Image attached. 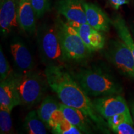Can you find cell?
I'll use <instances>...</instances> for the list:
<instances>
[{"label": "cell", "mask_w": 134, "mask_h": 134, "mask_svg": "<svg viewBox=\"0 0 134 134\" xmlns=\"http://www.w3.org/2000/svg\"><path fill=\"white\" fill-rule=\"evenodd\" d=\"M45 75L48 86L56 93L62 103L78 109L91 119L98 130L110 133L108 122L98 113L89 95L77 83L71 73L64 66H47Z\"/></svg>", "instance_id": "6da1fadb"}, {"label": "cell", "mask_w": 134, "mask_h": 134, "mask_svg": "<svg viewBox=\"0 0 134 134\" xmlns=\"http://www.w3.org/2000/svg\"><path fill=\"white\" fill-rule=\"evenodd\" d=\"M83 90L91 96L120 94L123 89L113 76L98 67L80 68L71 73Z\"/></svg>", "instance_id": "7a4b0ae2"}, {"label": "cell", "mask_w": 134, "mask_h": 134, "mask_svg": "<svg viewBox=\"0 0 134 134\" xmlns=\"http://www.w3.org/2000/svg\"><path fill=\"white\" fill-rule=\"evenodd\" d=\"M13 80L19 94L21 105L31 107L43 100L48 86L46 75L43 76L34 70L24 74L15 72Z\"/></svg>", "instance_id": "3957f363"}, {"label": "cell", "mask_w": 134, "mask_h": 134, "mask_svg": "<svg viewBox=\"0 0 134 134\" xmlns=\"http://www.w3.org/2000/svg\"><path fill=\"white\" fill-rule=\"evenodd\" d=\"M37 42L41 60L47 66H64L68 62L60 43L55 24L42 27L38 32Z\"/></svg>", "instance_id": "277c9868"}, {"label": "cell", "mask_w": 134, "mask_h": 134, "mask_svg": "<svg viewBox=\"0 0 134 134\" xmlns=\"http://www.w3.org/2000/svg\"><path fill=\"white\" fill-rule=\"evenodd\" d=\"M55 26L63 52L68 62H81L91 57L93 52L85 45L73 27L62 20L57 21Z\"/></svg>", "instance_id": "5b68a950"}, {"label": "cell", "mask_w": 134, "mask_h": 134, "mask_svg": "<svg viewBox=\"0 0 134 134\" xmlns=\"http://www.w3.org/2000/svg\"><path fill=\"white\" fill-rule=\"evenodd\" d=\"M105 54L107 59L122 74L134 80V57L120 38L109 41Z\"/></svg>", "instance_id": "8992f818"}, {"label": "cell", "mask_w": 134, "mask_h": 134, "mask_svg": "<svg viewBox=\"0 0 134 134\" xmlns=\"http://www.w3.org/2000/svg\"><path fill=\"white\" fill-rule=\"evenodd\" d=\"M92 102L98 113L106 120L117 114L130 111L127 101L120 94L99 97Z\"/></svg>", "instance_id": "52a82bcc"}, {"label": "cell", "mask_w": 134, "mask_h": 134, "mask_svg": "<svg viewBox=\"0 0 134 134\" xmlns=\"http://www.w3.org/2000/svg\"><path fill=\"white\" fill-rule=\"evenodd\" d=\"M10 49L12 55L16 73L24 74L32 71L35 62L31 52L25 43L19 39L11 42Z\"/></svg>", "instance_id": "ba28073f"}, {"label": "cell", "mask_w": 134, "mask_h": 134, "mask_svg": "<svg viewBox=\"0 0 134 134\" xmlns=\"http://www.w3.org/2000/svg\"><path fill=\"white\" fill-rule=\"evenodd\" d=\"M66 23L76 30L85 45L93 52L103 49L104 47L105 39L102 32L95 29L88 23Z\"/></svg>", "instance_id": "9c48e42d"}, {"label": "cell", "mask_w": 134, "mask_h": 134, "mask_svg": "<svg viewBox=\"0 0 134 134\" xmlns=\"http://www.w3.org/2000/svg\"><path fill=\"white\" fill-rule=\"evenodd\" d=\"M18 0H1L0 30L1 36H8L19 26L18 22Z\"/></svg>", "instance_id": "30bf717a"}, {"label": "cell", "mask_w": 134, "mask_h": 134, "mask_svg": "<svg viewBox=\"0 0 134 134\" xmlns=\"http://www.w3.org/2000/svg\"><path fill=\"white\" fill-rule=\"evenodd\" d=\"M85 0H59L56 4L57 12L67 22L88 23L85 9Z\"/></svg>", "instance_id": "8fae6325"}, {"label": "cell", "mask_w": 134, "mask_h": 134, "mask_svg": "<svg viewBox=\"0 0 134 134\" xmlns=\"http://www.w3.org/2000/svg\"><path fill=\"white\" fill-rule=\"evenodd\" d=\"M60 110L62 112L66 119L76 127L83 133H93V128L98 129L93 121L78 109L60 103Z\"/></svg>", "instance_id": "7c38bea8"}, {"label": "cell", "mask_w": 134, "mask_h": 134, "mask_svg": "<svg viewBox=\"0 0 134 134\" xmlns=\"http://www.w3.org/2000/svg\"><path fill=\"white\" fill-rule=\"evenodd\" d=\"M37 16L30 0H19L18 6V22L25 32L32 34L36 30Z\"/></svg>", "instance_id": "4fadbf2b"}, {"label": "cell", "mask_w": 134, "mask_h": 134, "mask_svg": "<svg viewBox=\"0 0 134 134\" xmlns=\"http://www.w3.org/2000/svg\"><path fill=\"white\" fill-rule=\"evenodd\" d=\"M87 23L95 29L100 32H108L112 24L108 15L97 5L93 3H85Z\"/></svg>", "instance_id": "5bb4252c"}, {"label": "cell", "mask_w": 134, "mask_h": 134, "mask_svg": "<svg viewBox=\"0 0 134 134\" xmlns=\"http://www.w3.org/2000/svg\"><path fill=\"white\" fill-rule=\"evenodd\" d=\"M21 105L13 76L0 83V108L12 111L18 105Z\"/></svg>", "instance_id": "9a60e30c"}, {"label": "cell", "mask_w": 134, "mask_h": 134, "mask_svg": "<svg viewBox=\"0 0 134 134\" xmlns=\"http://www.w3.org/2000/svg\"><path fill=\"white\" fill-rule=\"evenodd\" d=\"M23 127L26 133L29 134H46L47 126L38 116L37 112L33 110L29 112L25 118Z\"/></svg>", "instance_id": "2e32d148"}, {"label": "cell", "mask_w": 134, "mask_h": 134, "mask_svg": "<svg viewBox=\"0 0 134 134\" xmlns=\"http://www.w3.org/2000/svg\"><path fill=\"white\" fill-rule=\"evenodd\" d=\"M112 24L116 31L119 37L129 48L134 57V40L124 19L121 16H117L112 21Z\"/></svg>", "instance_id": "e0dca14e"}, {"label": "cell", "mask_w": 134, "mask_h": 134, "mask_svg": "<svg viewBox=\"0 0 134 134\" xmlns=\"http://www.w3.org/2000/svg\"><path fill=\"white\" fill-rule=\"evenodd\" d=\"M59 109L60 103L56 98L52 96H48L42 100L39 108L37 110L38 116L46 124L48 129H50L49 120L50 117L55 111Z\"/></svg>", "instance_id": "ac0fdd59"}, {"label": "cell", "mask_w": 134, "mask_h": 134, "mask_svg": "<svg viewBox=\"0 0 134 134\" xmlns=\"http://www.w3.org/2000/svg\"><path fill=\"white\" fill-rule=\"evenodd\" d=\"M10 110L0 108V133L9 134L13 133V121Z\"/></svg>", "instance_id": "d6986e66"}, {"label": "cell", "mask_w": 134, "mask_h": 134, "mask_svg": "<svg viewBox=\"0 0 134 134\" xmlns=\"http://www.w3.org/2000/svg\"><path fill=\"white\" fill-rule=\"evenodd\" d=\"M52 132L55 134H81L83 133L80 130L71 124L69 121L63 119L58 124L51 128Z\"/></svg>", "instance_id": "ffe728a7"}, {"label": "cell", "mask_w": 134, "mask_h": 134, "mask_svg": "<svg viewBox=\"0 0 134 134\" xmlns=\"http://www.w3.org/2000/svg\"><path fill=\"white\" fill-rule=\"evenodd\" d=\"M9 62L3 51L2 47H0V81H4L11 78L14 74Z\"/></svg>", "instance_id": "44dd1931"}, {"label": "cell", "mask_w": 134, "mask_h": 134, "mask_svg": "<svg viewBox=\"0 0 134 134\" xmlns=\"http://www.w3.org/2000/svg\"><path fill=\"white\" fill-rule=\"evenodd\" d=\"M124 122H129V123L134 125V122L130 111L117 114L110 117L107 120V122H108L109 127L110 130L113 129L117 125Z\"/></svg>", "instance_id": "7402d4cb"}, {"label": "cell", "mask_w": 134, "mask_h": 134, "mask_svg": "<svg viewBox=\"0 0 134 134\" xmlns=\"http://www.w3.org/2000/svg\"><path fill=\"white\" fill-rule=\"evenodd\" d=\"M37 18H41L50 8V0H30Z\"/></svg>", "instance_id": "603a6c76"}, {"label": "cell", "mask_w": 134, "mask_h": 134, "mask_svg": "<svg viewBox=\"0 0 134 134\" xmlns=\"http://www.w3.org/2000/svg\"><path fill=\"white\" fill-rule=\"evenodd\" d=\"M134 125L129 122H124L120 124L111 130L117 134H134Z\"/></svg>", "instance_id": "cb8c5ba5"}, {"label": "cell", "mask_w": 134, "mask_h": 134, "mask_svg": "<svg viewBox=\"0 0 134 134\" xmlns=\"http://www.w3.org/2000/svg\"><path fill=\"white\" fill-rule=\"evenodd\" d=\"M112 7L117 10L120 7L129 3V0H109Z\"/></svg>", "instance_id": "d4e9b609"}, {"label": "cell", "mask_w": 134, "mask_h": 134, "mask_svg": "<svg viewBox=\"0 0 134 134\" xmlns=\"http://www.w3.org/2000/svg\"><path fill=\"white\" fill-rule=\"evenodd\" d=\"M129 106L130 113H131L132 119H133V120L134 122V100H130L129 104Z\"/></svg>", "instance_id": "484cf974"}]
</instances>
